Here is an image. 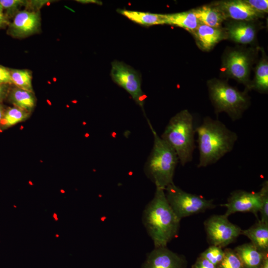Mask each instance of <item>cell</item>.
<instances>
[{
  "mask_svg": "<svg viewBox=\"0 0 268 268\" xmlns=\"http://www.w3.org/2000/svg\"><path fill=\"white\" fill-rule=\"evenodd\" d=\"M262 195L258 192H249L238 190L233 191L225 203L221 206L226 208L224 214L227 216L238 212H249L257 215L260 211Z\"/></svg>",
  "mask_w": 268,
  "mask_h": 268,
  "instance_id": "obj_10",
  "label": "cell"
},
{
  "mask_svg": "<svg viewBox=\"0 0 268 268\" xmlns=\"http://www.w3.org/2000/svg\"><path fill=\"white\" fill-rule=\"evenodd\" d=\"M224 256V251L222 250V248L214 245L210 246L201 254V256L215 266L221 263Z\"/></svg>",
  "mask_w": 268,
  "mask_h": 268,
  "instance_id": "obj_27",
  "label": "cell"
},
{
  "mask_svg": "<svg viewBox=\"0 0 268 268\" xmlns=\"http://www.w3.org/2000/svg\"><path fill=\"white\" fill-rule=\"evenodd\" d=\"M10 85L0 84V104L7 97L9 90Z\"/></svg>",
  "mask_w": 268,
  "mask_h": 268,
  "instance_id": "obj_32",
  "label": "cell"
},
{
  "mask_svg": "<svg viewBox=\"0 0 268 268\" xmlns=\"http://www.w3.org/2000/svg\"><path fill=\"white\" fill-rule=\"evenodd\" d=\"M9 70L12 84L23 90L34 92L32 72L30 70L9 69Z\"/></svg>",
  "mask_w": 268,
  "mask_h": 268,
  "instance_id": "obj_23",
  "label": "cell"
},
{
  "mask_svg": "<svg viewBox=\"0 0 268 268\" xmlns=\"http://www.w3.org/2000/svg\"><path fill=\"white\" fill-rule=\"evenodd\" d=\"M0 84H12L9 69L1 65H0Z\"/></svg>",
  "mask_w": 268,
  "mask_h": 268,
  "instance_id": "obj_30",
  "label": "cell"
},
{
  "mask_svg": "<svg viewBox=\"0 0 268 268\" xmlns=\"http://www.w3.org/2000/svg\"><path fill=\"white\" fill-rule=\"evenodd\" d=\"M241 234L247 237L259 250L266 253L268 250V224L260 220L250 228L242 230Z\"/></svg>",
  "mask_w": 268,
  "mask_h": 268,
  "instance_id": "obj_17",
  "label": "cell"
},
{
  "mask_svg": "<svg viewBox=\"0 0 268 268\" xmlns=\"http://www.w3.org/2000/svg\"><path fill=\"white\" fill-rule=\"evenodd\" d=\"M55 237H56V238H58V237H59V235L58 234H56L55 235Z\"/></svg>",
  "mask_w": 268,
  "mask_h": 268,
  "instance_id": "obj_38",
  "label": "cell"
},
{
  "mask_svg": "<svg viewBox=\"0 0 268 268\" xmlns=\"http://www.w3.org/2000/svg\"><path fill=\"white\" fill-rule=\"evenodd\" d=\"M180 221L168 203L164 190L156 188L154 197L142 216V223L154 248L167 247L177 235Z\"/></svg>",
  "mask_w": 268,
  "mask_h": 268,
  "instance_id": "obj_1",
  "label": "cell"
},
{
  "mask_svg": "<svg viewBox=\"0 0 268 268\" xmlns=\"http://www.w3.org/2000/svg\"><path fill=\"white\" fill-rule=\"evenodd\" d=\"M118 12L133 22L145 26L166 24L165 15L127 9H118Z\"/></svg>",
  "mask_w": 268,
  "mask_h": 268,
  "instance_id": "obj_19",
  "label": "cell"
},
{
  "mask_svg": "<svg viewBox=\"0 0 268 268\" xmlns=\"http://www.w3.org/2000/svg\"><path fill=\"white\" fill-rule=\"evenodd\" d=\"M260 268H268V259L267 257L264 260Z\"/></svg>",
  "mask_w": 268,
  "mask_h": 268,
  "instance_id": "obj_36",
  "label": "cell"
},
{
  "mask_svg": "<svg viewBox=\"0 0 268 268\" xmlns=\"http://www.w3.org/2000/svg\"><path fill=\"white\" fill-rule=\"evenodd\" d=\"M31 114L15 107L7 108L1 121L0 130H6L19 123L25 121L30 117Z\"/></svg>",
  "mask_w": 268,
  "mask_h": 268,
  "instance_id": "obj_22",
  "label": "cell"
},
{
  "mask_svg": "<svg viewBox=\"0 0 268 268\" xmlns=\"http://www.w3.org/2000/svg\"><path fill=\"white\" fill-rule=\"evenodd\" d=\"M28 0H0V5L4 13L9 19L18 12L23 6H27Z\"/></svg>",
  "mask_w": 268,
  "mask_h": 268,
  "instance_id": "obj_25",
  "label": "cell"
},
{
  "mask_svg": "<svg viewBox=\"0 0 268 268\" xmlns=\"http://www.w3.org/2000/svg\"><path fill=\"white\" fill-rule=\"evenodd\" d=\"M40 28V11L26 8L14 16L8 26L7 33L14 38H23L38 33Z\"/></svg>",
  "mask_w": 268,
  "mask_h": 268,
  "instance_id": "obj_9",
  "label": "cell"
},
{
  "mask_svg": "<svg viewBox=\"0 0 268 268\" xmlns=\"http://www.w3.org/2000/svg\"><path fill=\"white\" fill-rule=\"evenodd\" d=\"M10 23L9 19L7 18L4 11L0 5V29L4 28L8 26Z\"/></svg>",
  "mask_w": 268,
  "mask_h": 268,
  "instance_id": "obj_33",
  "label": "cell"
},
{
  "mask_svg": "<svg viewBox=\"0 0 268 268\" xmlns=\"http://www.w3.org/2000/svg\"><path fill=\"white\" fill-rule=\"evenodd\" d=\"M165 15L166 24L183 28L192 33L201 23L192 10Z\"/></svg>",
  "mask_w": 268,
  "mask_h": 268,
  "instance_id": "obj_21",
  "label": "cell"
},
{
  "mask_svg": "<svg viewBox=\"0 0 268 268\" xmlns=\"http://www.w3.org/2000/svg\"><path fill=\"white\" fill-rule=\"evenodd\" d=\"M251 87L262 93L268 91V63L265 58L262 59L256 67L255 78Z\"/></svg>",
  "mask_w": 268,
  "mask_h": 268,
  "instance_id": "obj_24",
  "label": "cell"
},
{
  "mask_svg": "<svg viewBox=\"0 0 268 268\" xmlns=\"http://www.w3.org/2000/svg\"><path fill=\"white\" fill-rule=\"evenodd\" d=\"M5 108H4V106L1 104H0V125L1 121L2 120V119L3 118Z\"/></svg>",
  "mask_w": 268,
  "mask_h": 268,
  "instance_id": "obj_35",
  "label": "cell"
},
{
  "mask_svg": "<svg viewBox=\"0 0 268 268\" xmlns=\"http://www.w3.org/2000/svg\"><path fill=\"white\" fill-rule=\"evenodd\" d=\"M194 35L198 46L202 50H211L224 37V32L220 28H214L200 23Z\"/></svg>",
  "mask_w": 268,
  "mask_h": 268,
  "instance_id": "obj_14",
  "label": "cell"
},
{
  "mask_svg": "<svg viewBox=\"0 0 268 268\" xmlns=\"http://www.w3.org/2000/svg\"><path fill=\"white\" fill-rule=\"evenodd\" d=\"M262 195L261 205L260 210L261 219L263 222L268 224V182L265 181L260 190Z\"/></svg>",
  "mask_w": 268,
  "mask_h": 268,
  "instance_id": "obj_28",
  "label": "cell"
},
{
  "mask_svg": "<svg viewBox=\"0 0 268 268\" xmlns=\"http://www.w3.org/2000/svg\"><path fill=\"white\" fill-rule=\"evenodd\" d=\"M111 66L110 75L113 81L131 95L145 115L143 105L146 95L141 89L140 74L123 62L115 60L112 62Z\"/></svg>",
  "mask_w": 268,
  "mask_h": 268,
  "instance_id": "obj_7",
  "label": "cell"
},
{
  "mask_svg": "<svg viewBox=\"0 0 268 268\" xmlns=\"http://www.w3.org/2000/svg\"><path fill=\"white\" fill-rule=\"evenodd\" d=\"M244 1L257 12L261 14L268 13V0H245Z\"/></svg>",
  "mask_w": 268,
  "mask_h": 268,
  "instance_id": "obj_29",
  "label": "cell"
},
{
  "mask_svg": "<svg viewBox=\"0 0 268 268\" xmlns=\"http://www.w3.org/2000/svg\"><path fill=\"white\" fill-rule=\"evenodd\" d=\"M199 21L214 28H220L225 19L221 12L214 5L202 6L192 10Z\"/></svg>",
  "mask_w": 268,
  "mask_h": 268,
  "instance_id": "obj_20",
  "label": "cell"
},
{
  "mask_svg": "<svg viewBox=\"0 0 268 268\" xmlns=\"http://www.w3.org/2000/svg\"><path fill=\"white\" fill-rule=\"evenodd\" d=\"M204 226L210 244L222 248L241 234V228L231 222L225 214L210 216L204 221Z\"/></svg>",
  "mask_w": 268,
  "mask_h": 268,
  "instance_id": "obj_8",
  "label": "cell"
},
{
  "mask_svg": "<svg viewBox=\"0 0 268 268\" xmlns=\"http://www.w3.org/2000/svg\"><path fill=\"white\" fill-rule=\"evenodd\" d=\"M147 121L154 139L152 149L144 166V173L156 188L165 190L174 183L179 159L174 150L158 135L148 119Z\"/></svg>",
  "mask_w": 268,
  "mask_h": 268,
  "instance_id": "obj_3",
  "label": "cell"
},
{
  "mask_svg": "<svg viewBox=\"0 0 268 268\" xmlns=\"http://www.w3.org/2000/svg\"><path fill=\"white\" fill-rule=\"evenodd\" d=\"M193 268H216V267L207 260L201 256L193 265Z\"/></svg>",
  "mask_w": 268,
  "mask_h": 268,
  "instance_id": "obj_31",
  "label": "cell"
},
{
  "mask_svg": "<svg viewBox=\"0 0 268 268\" xmlns=\"http://www.w3.org/2000/svg\"><path fill=\"white\" fill-rule=\"evenodd\" d=\"M184 258L167 247L154 248L148 253L141 268H185Z\"/></svg>",
  "mask_w": 268,
  "mask_h": 268,
  "instance_id": "obj_12",
  "label": "cell"
},
{
  "mask_svg": "<svg viewBox=\"0 0 268 268\" xmlns=\"http://www.w3.org/2000/svg\"><path fill=\"white\" fill-rule=\"evenodd\" d=\"M53 216L56 221H58L59 219L58 218V216L56 213L54 212L53 213Z\"/></svg>",
  "mask_w": 268,
  "mask_h": 268,
  "instance_id": "obj_37",
  "label": "cell"
},
{
  "mask_svg": "<svg viewBox=\"0 0 268 268\" xmlns=\"http://www.w3.org/2000/svg\"><path fill=\"white\" fill-rule=\"evenodd\" d=\"M7 97L9 102L20 109L31 113L36 105L34 92L14 86L9 90Z\"/></svg>",
  "mask_w": 268,
  "mask_h": 268,
  "instance_id": "obj_18",
  "label": "cell"
},
{
  "mask_svg": "<svg viewBox=\"0 0 268 268\" xmlns=\"http://www.w3.org/2000/svg\"><path fill=\"white\" fill-rule=\"evenodd\" d=\"M234 251L246 268H258L266 257V253L259 250L251 242L239 245Z\"/></svg>",
  "mask_w": 268,
  "mask_h": 268,
  "instance_id": "obj_16",
  "label": "cell"
},
{
  "mask_svg": "<svg viewBox=\"0 0 268 268\" xmlns=\"http://www.w3.org/2000/svg\"><path fill=\"white\" fill-rule=\"evenodd\" d=\"M226 30L230 39L238 43H251L255 38V27L248 21L232 22L228 25Z\"/></svg>",
  "mask_w": 268,
  "mask_h": 268,
  "instance_id": "obj_15",
  "label": "cell"
},
{
  "mask_svg": "<svg viewBox=\"0 0 268 268\" xmlns=\"http://www.w3.org/2000/svg\"><path fill=\"white\" fill-rule=\"evenodd\" d=\"M195 134L193 117L185 109L170 119L160 137L174 150L179 162L184 166L192 160Z\"/></svg>",
  "mask_w": 268,
  "mask_h": 268,
  "instance_id": "obj_4",
  "label": "cell"
},
{
  "mask_svg": "<svg viewBox=\"0 0 268 268\" xmlns=\"http://www.w3.org/2000/svg\"><path fill=\"white\" fill-rule=\"evenodd\" d=\"M225 19L230 18L236 21H250L262 16L244 0H233L219 1L215 5Z\"/></svg>",
  "mask_w": 268,
  "mask_h": 268,
  "instance_id": "obj_13",
  "label": "cell"
},
{
  "mask_svg": "<svg viewBox=\"0 0 268 268\" xmlns=\"http://www.w3.org/2000/svg\"><path fill=\"white\" fill-rule=\"evenodd\" d=\"M76 1L78 2L82 3H93L98 4H102V2L101 1H98L96 0H78Z\"/></svg>",
  "mask_w": 268,
  "mask_h": 268,
  "instance_id": "obj_34",
  "label": "cell"
},
{
  "mask_svg": "<svg viewBox=\"0 0 268 268\" xmlns=\"http://www.w3.org/2000/svg\"><path fill=\"white\" fill-rule=\"evenodd\" d=\"M250 59L248 55L240 50L229 53L223 61L226 73L238 82L248 85L250 69Z\"/></svg>",
  "mask_w": 268,
  "mask_h": 268,
  "instance_id": "obj_11",
  "label": "cell"
},
{
  "mask_svg": "<svg viewBox=\"0 0 268 268\" xmlns=\"http://www.w3.org/2000/svg\"><path fill=\"white\" fill-rule=\"evenodd\" d=\"M242 264L234 250L227 249L224 251L223 260L219 264V268H243Z\"/></svg>",
  "mask_w": 268,
  "mask_h": 268,
  "instance_id": "obj_26",
  "label": "cell"
},
{
  "mask_svg": "<svg viewBox=\"0 0 268 268\" xmlns=\"http://www.w3.org/2000/svg\"><path fill=\"white\" fill-rule=\"evenodd\" d=\"M195 131L199 151V168L215 163L231 151L238 139L237 134L223 123L208 117L203 119Z\"/></svg>",
  "mask_w": 268,
  "mask_h": 268,
  "instance_id": "obj_2",
  "label": "cell"
},
{
  "mask_svg": "<svg viewBox=\"0 0 268 268\" xmlns=\"http://www.w3.org/2000/svg\"><path fill=\"white\" fill-rule=\"evenodd\" d=\"M164 191L168 203L180 220L215 207L212 200L186 192L174 183L169 185Z\"/></svg>",
  "mask_w": 268,
  "mask_h": 268,
  "instance_id": "obj_6",
  "label": "cell"
},
{
  "mask_svg": "<svg viewBox=\"0 0 268 268\" xmlns=\"http://www.w3.org/2000/svg\"><path fill=\"white\" fill-rule=\"evenodd\" d=\"M207 85L210 99L216 114L225 112L233 121L241 118L250 104L246 92H241L216 79L209 81Z\"/></svg>",
  "mask_w": 268,
  "mask_h": 268,
  "instance_id": "obj_5",
  "label": "cell"
}]
</instances>
